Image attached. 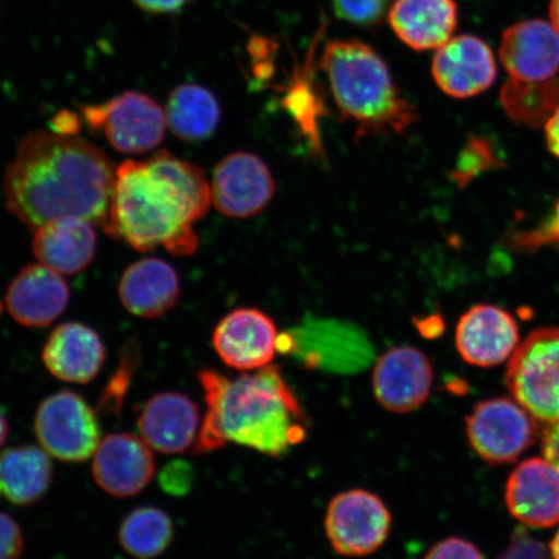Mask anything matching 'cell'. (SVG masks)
<instances>
[{
  "label": "cell",
  "instance_id": "obj_1",
  "mask_svg": "<svg viewBox=\"0 0 559 559\" xmlns=\"http://www.w3.org/2000/svg\"><path fill=\"white\" fill-rule=\"evenodd\" d=\"M116 174L114 160L87 140L34 131L20 140L7 166L4 206L32 230L60 218H81L105 229Z\"/></svg>",
  "mask_w": 559,
  "mask_h": 559
},
{
  "label": "cell",
  "instance_id": "obj_2",
  "mask_svg": "<svg viewBox=\"0 0 559 559\" xmlns=\"http://www.w3.org/2000/svg\"><path fill=\"white\" fill-rule=\"evenodd\" d=\"M212 194L194 166L179 158L158 164L128 159L117 166L105 233L142 253L164 247L188 257L199 249L195 222L204 219Z\"/></svg>",
  "mask_w": 559,
  "mask_h": 559
},
{
  "label": "cell",
  "instance_id": "obj_3",
  "mask_svg": "<svg viewBox=\"0 0 559 559\" xmlns=\"http://www.w3.org/2000/svg\"><path fill=\"white\" fill-rule=\"evenodd\" d=\"M199 381L207 409L193 444L194 454L234 443L280 457L309 436L302 405L276 366L237 379L205 368L200 370Z\"/></svg>",
  "mask_w": 559,
  "mask_h": 559
},
{
  "label": "cell",
  "instance_id": "obj_4",
  "mask_svg": "<svg viewBox=\"0 0 559 559\" xmlns=\"http://www.w3.org/2000/svg\"><path fill=\"white\" fill-rule=\"evenodd\" d=\"M333 99L358 138L403 135L418 111L395 85L390 69L372 47L358 39L333 40L321 58Z\"/></svg>",
  "mask_w": 559,
  "mask_h": 559
},
{
  "label": "cell",
  "instance_id": "obj_5",
  "mask_svg": "<svg viewBox=\"0 0 559 559\" xmlns=\"http://www.w3.org/2000/svg\"><path fill=\"white\" fill-rule=\"evenodd\" d=\"M506 383L536 421H559V328L534 331L516 347L509 359Z\"/></svg>",
  "mask_w": 559,
  "mask_h": 559
},
{
  "label": "cell",
  "instance_id": "obj_6",
  "mask_svg": "<svg viewBox=\"0 0 559 559\" xmlns=\"http://www.w3.org/2000/svg\"><path fill=\"white\" fill-rule=\"evenodd\" d=\"M34 432L41 449L64 463H83L102 442L97 412L72 390H60L41 401Z\"/></svg>",
  "mask_w": 559,
  "mask_h": 559
},
{
  "label": "cell",
  "instance_id": "obj_7",
  "mask_svg": "<svg viewBox=\"0 0 559 559\" xmlns=\"http://www.w3.org/2000/svg\"><path fill=\"white\" fill-rule=\"evenodd\" d=\"M82 118L93 131L103 132L124 155H144L163 143L165 110L151 96L126 91L102 104L83 105Z\"/></svg>",
  "mask_w": 559,
  "mask_h": 559
},
{
  "label": "cell",
  "instance_id": "obj_8",
  "mask_svg": "<svg viewBox=\"0 0 559 559\" xmlns=\"http://www.w3.org/2000/svg\"><path fill=\"white\" fill-rule=\"evenodd\" d=\"M391 522L390 510L379 495L354 488L334 496L324 527L335 554L366 557L388 542Z\"/></svg>",
  "mask_w": 559,
  "mask_h": 559
},
{
  "label": "cell",
  "instance_id": "obj_9",
  "mask_svg": "<svg viewBox=\"0 0 559 559\" xmlns=\"http://www.w3.org/2000/svg\"><path fill=\"white\" fill-rule=\"evenodd\" d=\"M465 423L472 449L491 465L513 463L535 443L539 432L536 419L506 396L478 403Z\"/></svg>",
  "mask_w": 559,
  "mask_h": 559
},
{
  "label": "cell",
  "instance_id": "obj_10",
  "mask_svg": "<svg viewBox=\"0 0 559 559\" xmlns=\"http://www.w3.org/2000/svg\"><path fill=\"white\" fill-rule=\"evenodd\" d=\"M212 202L228 218L247 219L263 212L275 198L276 183L269 166L249 152L229 153L215 166Z\"/></svg>",
  "mask_w": 559,
  "mask_h": 559
},
{
  "label": "cell",
  "instance_id": "obj_11",
  "mask_svg": "<svg viewBox=\"0 0 559 559\" xmlns=\"http://www.w3.org/2000/svg\"><path fill=\"white\" fill-rule=\"evenodd\" d=\"M435 370L421 349L397 346L388 349L376 361L373 393L381 407L391 414L404 415L428 402Z\"/></svg>",
  "mask_w": 559,
  "mask_h": 559
},
{
  "label": "cell",
  "instance_id": "obj_12",
  "mask_svg": "<svg viewBox=\"0 0 559 559\" xmlns=\"http://www.w3.org/2000/svg\"><path fill=\"white\" fill-rule=\"evenodd\" d=\"M216 355L240 372L267 367L278 349L275 321L258 309H237L226 314L213 333Z\"/></svg>",
  "mask_w": 559,
  "mask_h": 559
},
{
  "label": "cell",
  "instance_id": "obj_13",
  "mask_svg": "<svg viewBox=\"0 0 559 559\" xmlns=\"http://www.w3.org/2000/svg\"><path fill=\"white\" fill-rule=\"evenodd\" d=\"M156 474V461L144 440L130 432L102 439L94 453L93 477L111 498L129 499L144 491Z\"/></svg>",
  "mask_w": 559,
  "mask_h": 559
},
{
  "label": "cell",
  "instance_id": "obj_14",
  "mask_svg": "<svg viewBox=\"0 0 559 559\" xmlns=\"http://www.w3.org/2000/svg\"><path fill=\"white\" fill-rule=\"evenodd\" d=\"M454 342L467 365L491 368L512 358L520 346V326L500 307L477 305L460 318Z\"/></svg>",
  "mask_w": 559,
  "mask_h": 559
},
{
  "label": "cell",
  "instance_id": "obj_15",
  "mask_svg": "<svg viewBox=\"0 0 559 559\" xmlns=\"http://www.w3.org/2000/svg\"><path fill=\"white\" fill-rule=\"evenodd\" d=\"M432 79L444 94L469 99L493 85L498 69L487 44L474 35H459L438 48Z\"/></svg>",
  "mask_w": 559,
  "mask_h": 559
},
{
  "label": "cell",
  "instance_id": "obj_16",
  "mask_svg": "<svg viewBox=\"0 0 559 559\" xmlns=\"http://www.w3.org/2000/svg\"><path fill=\"white\" fill-rule=\"evenodd\" d=\"M70 288L64 276L41 263L27 264L5 292V307L17 324L51 325L67 310Z\"/></svg>",
  "mask_w": 559,
  "mask_h": 559
},
{
  "label": "cell",
  "instance_id": "obj_17",
  "mask_svg": "<svg viewBox=\"0 0 559 559\" xmlns=\"http://www.w3.org/2000/svg\"><path fill=\"white\" fill-rule=\"evenodd\" d=\"M510 514L524 526L547 528L559 522V467L547 459L523 461L506 489Z\"/></svg>",
  "mask_w": 559,
  "mask_h": 559
},
{
  "label": "cell",
  "instance_id": "obj_18",
  "mask_svg": "<svg viewBox=\"0 0 559 559\" xmlns=\"http://www.w3.org/2000/svg\"><path fill=\"white\" fill-rule=\"evenodd\" d=\"M202 419L198 404L179 391L150 397L138 418L140 438L164 454L183 453L193 447Z\"/></svg>",
  "mask_w": 559,
  "mask_h": 559
},
{
  "label": "cell",
  "instance_id": "obj_19",
  "mask_svg": "<svg viewBox=\"0 0 559 559\" xmlns=\"http://www.w3.org/2000/svg\"><path fill=\"white\" fill-rule=\"evenodd\" d=\"M500 59L513 80H554L559 72V34L543 20L522 21L502 35Z\"/></svg>",
  "mask_w": 559,
  "mask_h": 559
},
{
  "label": "cell",
  "instance_id": "obj_20",
  "mask_svg": "<svg viewBox=\"0 0 559 559\" xmlns=\"http://www.w3.org/2000/svg\"><path fill=\"white\" fill-rule=\"evenodd\" d=\"M41 360L56 379L87 384L102 372L107 348L93 328L79 321L56 326L41 349Z\"/></svg>",
  "mask_w": 559,
  "mask_h": 559
},
{
  "label": "cell",
  "instance_id": "obj_21",
  "mask_svg": "<svg viewBox=\"0 0 559 559\" xmlns=\"http://www.w3.org/2000/svg\"><path fill=\"white\" fill-rule=\"evenodd\" d=\"M181 293L177 270L160 258L131 263L118 284L124 310L142 319H158L177 306Z\"/></svg>",
  "mask_w": 559,
  "mask_h": 559
},
{
  "label": "cell",
  "instance_id": "obj_22",
  "mask_svg": "<svg viewBox=\"0 0 559 559\" xmlns=\"http://www.w3.org/2000/svg\"><path fill=\"white\" fill-rule=\"evenodd\" d=\"M32 249L39 263L59 274H80L95 260V225L81 218L48 222L33 230Z\"/></svg>",
  "mask_w": 559,
  "mask_h": 559
},
{
  "label": "cell",
  "instance_id": "obj_23",
  "mask_svg": "<svg viewBox=\"0 0 559 559\" xmlns=\"http://www.w3.org/2000/svg\"><path fill=\"white\" fill-rule=\"evenodd\" d=\"M459 23L454 0H395L389 24L416 51L436 50L452 38Z\"/></svg>",
  "mask_w": 559,
  "mask_h": 559
},
{
  "label": "cell",
  "instance_id": "obj_24",
  "mask_svg": "<svg viewBox=\"0 0 559 559\" xmlns=\"http://www.w3.org/2000/svg\"><path fill=\"white\" fill-rule=\"evenodd\" d=\"M53 479V464L41 447H11L0 453V498L31 507L45 498Z\"/></svg>",
  "mask_w": 559,
  "mask_h": 559
},
{
  "label": "cell",
  "instance_id": "obj_25",
  "mask_svg": "<svg viewBox=\"0 0 559 559\" xmlns=\"http://www.w3.org/2000/svg\"><path fill=\"white\" fill-rule=\"evenodd\" d=\"M165 116L167 128L175 136L198 143L214 135L221 123L222 108L212 91L185 83L171 91Z\"/></svg>",
  "mask_w": 559,
  "mask_h": 559
},
{
  "label": "cell",
  "instance_id": "obj_26",
  "mask_svg": "<svg viewBox=\"0 0 559 559\" xmlns=\"http://www.w3.org/2000/svg\"><path fill=\"white\" fill-rule=\"evenodd\" d=\"M173 539L171 516L157 507L131 510L118 530V542L122 549L138 559H155L164 555Z\"/></svg>",
  "mask_w": 559,
  "mask_h": 559
},
{
  "label": "cell",
  "instance_id": "obj_27",
  "mask_svg": "<svg viewBox=\"0 0 559 559\" xmlns=\"http://www.w3.org/2000/svg\"><path fill=\"white\" fill-rule=\"evenodd\" d=\"M500 99L514 122L539 128L559 108V83L554 80L526 82L512 79L501 88Z\"/></svg>",
  "mask_w": 559,
  "mask_h": 559
},
{
  "label": "cell",
  "instance_id": "obj_28",
  "mask_svg": "<svg viewBox=\"0 0 559 559\" xmlns=\"http://www.w3.org/2000/svg\"><path fill=\"white\" fill-rule=\"evenodd\" d=\"M318 37L313 40L306 64L299 68L293 76L288 93H286L283 102L284 107L295 117L306 134L311 140H317V142H319L318 120L324 110V103L321 102V96L314 88L311 72L314 48H317L319 41Z\"/></svg>",
  "mask_w": 559,
  "mask_h": 559
},
{
  "label": "cell",
  "instance_id": "obj_29",
  "mask_svg": "<svg viewBox=\"0 0 559 559\" xmlns=\"http://www.w3.org/2000/svg\"><path fill=\"white\" fill-rule=\"evenodd\" d=\"M142 362V349L136 340L126 342L120 353V360L103 390L97 412L105 417H120L126 395L129 393L132 380Z\"/></svg>",
  "mask_w": 559,
  "mask_h": 559
},
{
  "label": "cell",
  "instance_id": "obj_30",
  "mask_svg": "<svg viewBox=\"0 0 559 559\" xmlns=\"http://www.w3.org/2000/svg\"><path fill=\"white\" fill-rule=\"evenodd\" d=\"M499 166H501L500 160L496 157L492 145L488 143V140L469 136L451 177L459 187H465L480 173Z\"/></svg>",
  "mask_w": 559,
  "mask_h": 559
},
{
  "label": "cell",
  "instance_id": "obj_31",
  "mask_svg": "<svg viewBox=\"0 0 559 559\" xmlns=\"http://www.w3.org/2000/svg\"><path fill=\"white\" fill-rule=\"evenodd\" d=\"M390 0H332L335 15L349 24L372 27L386 15Z\"/></svg>",
  "mask_w": 559,
  "mask_h": 559
},
{
  "label": "cell",
  "instance_id": "obj_32",
  "mask_svg": "<svg viewBox=\"0 0 559 559\" xmlns=\"http://www.w3.org/2000/svg\"><path fill=\"white\" fill-rule=\"evenodd\" d=\"M24 550L23 528L11 515L0 512V559H21Z\"/></svg>",
  "mask_w": 559,
  "mask_h": 559
},
{
  "label": "cell",
  "instance_id": "obj_33",
  "mask_svg": "<svg viewBox=\"0 0 559 559\" xmlns=\"http://www.w3.org/2000/svg\"><path fill=\"white\" fill-rule=\"evenodd\" d=\"M193 481V471L185 461H173L159 474V485L166 493L183 496L190 491Z\"/></svg>",
  "mask_w": 559,
  "mask_h": 559
},
{
  "label": "cell",
  "instance_id": "obj_34",
  "mask_svg": "<svg viewBox=\"0 0 559 559\" xmlns=\"http://www.w3.org/2000/svg\"><path fill=\"white\" fill-rule=\"evenodd\" d=\"M499 559H547V550L526 530L516 528Z\"/></svg>",
  "mask_w": 559,
  "mask_h": 559
},
{
  "label": "cell",
  "instance_id": "obj_35",
  "mask_svg": "<svg viewBox=\"0 0 559 559\" xmlns=\"http://www.w3.org/2000/svg\"><path fill=\"white\" fill-rule=\"evenodd\" d=\"M425 559H485L475 545L461 537H449L429 550Z\"/></svg>",
  "mask_w": 559,
  "mask_h": 559
},
{
  "label": "cell",
  "instance_id": "obj_36",
  "mask_svg": "<svg viewBox=\"0 0 559 559\" xmlns=\"http://www.w3.org/2000/svg\"><path fill=\"white\" fill-rule=\"evenodd\" d=\"M547 243H559V202L547 225L533 233L524 234L519 240L521 248H536Z\"/></svg>",
  "mask_w": 559,
  "mask_h": 559
},
{
  "label": "cell",
  "instance_id": "obj_37",
  "mask_svg": "<svg viewBox=\"0 0 559 559\" xmlns=\"http://www.w3.org/2000/svg\"><path fill=\"white\" fill-rule=\"evenodd\" d=\"M138 9L153 15H173L185 9L190 0H132Z\"/></svg>",
  "mask_w": 559,
  "mask_h": 559
},
{
  "label": "cell",
  "instance_id": "obj_38",
  "mask_svg": "<svg viewBox=\"0 0 559 559\" xmlns=\"http://www.w3.org/2000/svg\"><path fill=\"white\" fill-rule=\"evenodd\" d=\"M542 443L545 459L559 467V421L545 425Z\"/></svg>",
  "mask_w": 559,
  "mask_h": 559
},
{
  "label": "cell",
  "instance_id": "obj_39",
  "mask_svg": "<svg viewBox=\"0 0 559 559\" xmlns=\"http://www.w3.org/2000/svg\"><path fill=\"white\" fill-rule=\"evenodd\" d=\"M81 130L80 117L70 114V111H62L56 116L52 121V131L60 135H79Z\"/></svg>",
  "mask_w": 559,
  "mask_h": 559
},
{
  "label": "cell",
  "instance_id": "obj_40",
  "mask_svg": "<svg viewBox=\"0 0 559 559\" xmlns=\"http://www.w3.org/2000/svg\"><path fill=\"white\" fill-rule=\"evenodd\" d=\"M545 138H547L549 151L559 158V108L545 123Z\"/></svg>",
  "mask_w": 559,
  "mask_h": 559
},
{
  "label": "cell",
  "instance_id": "obj_41",
  "mask_svg": "<svg viewBox=\"0 0 559 559\" xmlns=\"http://www.w3.org/2000/svg\"><path fill=\"white\" fill-rule=\"evenodd\" d=\"M418 330L425 337L435 338L438 337L443 331V321L438 317H430L418 324Z\"/></svg>",
  "mask_w": 559,
  "mask_h": 559
},
{
  "label": "cell",
  "instance_id": "obj_42",
  "mask_svg": "<svg viewBox=\"0 0 559 559\" xmlns=\"http://www.w3.org/2000/svg\"><path fill=\"white\" fill-rule=\"evenodd\" d=\"M549 16L551 21L550 24L555 26V29L559 34V0H550Z\"/></svg>",
  "mask_w": 559,
  "mask_h": 559
},
{
  "label": "cell",
  "instance_id": "obj_43",
  "mask_svg": "<svg viewBox=\"0 0 559 559\" xmlns=\"http://www.w3.org/2000/svg\"><path fill=\"white\" fill-rule=\"evenodd\" d=\"M9 435H10L9 421H7L3 411L0 409V447H2L5 443V440H7V438H9Z\"/></svg>",
  "mask_w": 559,
  "mask_h": 559
},
{
  "label": "cell",
  "instance_id": "obj_44",
  "mask_svg": "<svg viewBox=\"0 0 559 559\" xmlns=\"http://www.w3.org/2000/svg\"><path fill=\"white\" fill-rule=\"evenodd\" d=\"M550 554L551 558L559 559V530L550 543Z\"/></svg>",
  "mask_w": 559,
  "mask_h": 559
}]
</instances>
